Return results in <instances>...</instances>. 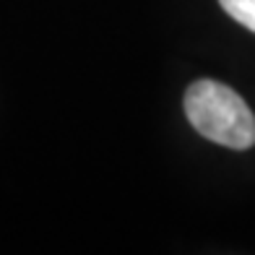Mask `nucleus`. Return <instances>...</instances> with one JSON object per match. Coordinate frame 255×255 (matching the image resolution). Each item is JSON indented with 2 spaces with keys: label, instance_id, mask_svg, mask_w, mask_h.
Segmentation results:
<instances>
[{
  "label": "nucleus",
  "instance_id": "f257e3e1",
  "mask_svg": "<svg viewBox=\"0 0 255 255\" xmlns=\"http://www.w3.org/2000/svg\"><path fill=\"white\" fill-rule=\"evenodd\" d=\"M185 115L203 138L227 148H250L255 143V118L235 89L201 78L185 91Z\"/></svg>",
  "mask_w": 255,
  "mask_h": 255
},
{
  "label": "nucleus",
  "instance_id": "f03ea898",
  "mask_svg": "<svg viewBox=\"0 0 255 255\" xmlns=\"http://www.w3.org/2000/svg\"><path fill=\"white\" fill-rule=\"evenodd\" d=\"M219 3L235 21L255 31V0H219Z\"/></svg>",
  "mask_w": 255,
  "mask_h": 255
}]
</instances>
